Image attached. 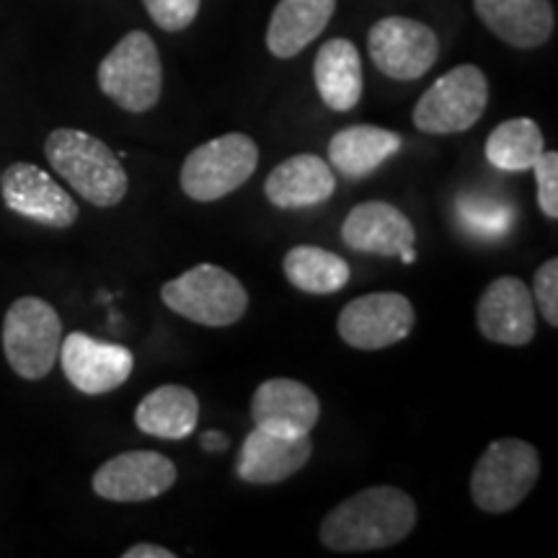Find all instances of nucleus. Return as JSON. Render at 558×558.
Listing matches in <instances>:
<instances>
[{
    "mask_svg": "<svg viewBox=\"0 0 558 558\" xmlns=\"http://www.w3.org/2000/svg\"><path fill=\"white\" fill-rule=\"evenodd\" d=\"M45 156L58 173L96 207H117L128 194V171L107 143L88 132L60 128L47 135Z\"/></svg>",
    "mask_w": 558,
    "mask_h": 558,
    "instance_id": "nucleus-2",
    "label": "nucleus"
},
{
    "mask_svg": "<svg viewBox=\"0 0 558 558\" xmlns=\"http://www.w3.org/2000/svg\"><path fill=\"white\" fill-rule=\"evenodd\" d=\"M488 32L518 50H535L554 34L556 13L550 0H473Z\"/></svg>",
    "mask_w": 558,
    "mask_h": 558,
    "instance_id": "nucleus-18",
    "label": "nucleus"
},
{
    "mask_svg": "<svg viewBox=\"0 0 558 558\" xmlns=\"http://www.w3.org/2000/svg\"><path fill=\"white\" fill-rule=\"evenodd\" d=\"M337 11V0H279L271 11L267 47L279 60L295 58L320 37Z\"/></svg>",
    "mask_w": 558,
    "mask_h": 558,
    "instance_id": "nucleus-20",
    "label": "nucleus"
},
{
    "mask_svg": "<svg viewBox=\"0 0 558 558\" xmlns=\"http://www.w3.org/2000/svg\"><path fill=\"white\" fill-rule=\"evenodd\" d=\"M414 305L401 292H373L349 300L339 313L337 331L341 341L362 352H378L403 341L414 329Z\"/></svg>",
    "mask_w": 558,
    "mask_h": 558,
    "instance_id": "nucleus-9",
    "label": "nucleus"
},
{
    "mask_svg": "<svg viewBox=\"0 0 558 558\" xmlns=\"http://www.w3.org/2000/svg\"><path fill=\"white\" fill-rule=\"evenodd\" d=\"M284 277L308 295H333L349 282V264L320 246H295L284 254Z\"/></svg>",
    "mask_w": 558,
    "mask_h": 558,
    "instance_id": "nucleus-24",
    "label": "nucleus"
},
{
    "mask_svg": "<svg viewBox=\"0 0 558 558\" xmlns=\"http://www.w3.org/2000/svg\"><path fill=\"white\" fill-rule=\"evenodd\" d=\"M259 166V148L243 132H228L194 148L181 166V190L194 202H218L239 192Z\"/></svg>",
    "mask_w": 558,
    "mask_h": 558,
    "instance_id": "nucleus-7",
    "label": "nucleus"
},
{
    "mask_svg": "<svg viewBox=\"0 0 558 558\" xmlns=\"http://www.w3.org/2000/svg\"><path fill=\"white\" fill-rule=\"evenodd\" d=\"M403 148L396 132L375 124H352L339 130L329 143V160L341 177L365 179Z\"/></svg>",
    "mask_w": 558,
    "mask_h": 558,
    "instance_id": "nucleus-22",
    "label": "nucleus"
},
{
    "mask_svg": "<svg viewBox=\"0 0 558 558\" xmlns=\"http://www.w3.org/2000/svg\"><path fill=\"white\" fill-rule=\"evenodd\" d=\"M369 60L393 81H416L439 58V39L427 24L407 16H386L367 34Z\"/></svg>",
    "mask_w": 558,
    "mask_h": 558,
    "instance_id": "nucleus-10",
    "label": "nucleus"
},
{
    "mask_svg": "<svg viewBox=\"0 0 558 558\" xmlns=\"http://www.w3.org/2000/svg\"><path fill=\"white\" fill-rule=\"evenodd\" d=\"M341 241L352 251L373 256H401L416 246V230L399 207L388 202H362L347 215Z\"/></svg>",
    "mask_w": 558,
    "mask_h": 558,
    "instance_id": "nucleus-17",
    "label": "nucleus"
},
{
    "mask_svg": "<svg viewBox=\"0 0 558 558\" xmlns=\"http://www.w3.org/2000/svg\"><path fill=\"white\" fill-rule=\"evenodd\" d=\"M179 471L171 458L156 450H132L107 460L90 478V486L107 501L135 505V501L158 499L177 486Z\"/></svg>",
    "mask_w": 558,
    "mask_h": 558,
    "instance_id": "nucleus-11",
    "label": "nucleus"
},
{
    "mask_svg": "<svg viewBox=\"0 0 558 558\" xmlns=\"http://www.w3.org/2000/svg\"><path fill=\"white\" fill-rule=\"evenodd\" d=\"M160 300L177 316L199 326H233L248 308V292L230 271L215 264H197L160 288Z\"/></svg>",
    "mask_w": 558,
    "mask_h": 558,
    "instance_id": "nucleus-4",
    "label": "nucleus"
},
{
    "mask_svg": "<svg viewBox=\"0 0 558 558\" xmlns=\"http://www.w3.org/2000/svg\"><path fill=\"white\" fill-rule=\"evenodd\" d=\"M153 24L163 32H184L197 19L202 0H143Z\"/></svg>",
    "mask_w": 558,
    "mask_h": 558,
    "instance_id": "nucleus-27",
    "label": "nucleus"
},
{
    "mask_svg": "<svg viewBox=\"0 0 558 558\" xmlns=\"http://www.w3.org/2000/svg\"><path fill=\"white\" fill-rule=\"evenodd\" d=\"M60 365L65 378L86 396H101L128 383L135 357L128 347L111 344L73 331L60 344Z\"/></svg>",
    "mask_w": 558,
    "mask_h": 558,
    "instance_id": "nucleus-12",
    "label": "nucleus"
},
{
    "mask_svg": "<svg viewBox=\"0 0 558 558\" xmlns=\"http://www.w3.org/2000/svg\"><path fill=\"white\" fill-rule=\"evenodd\" d=\"M177 554L163 546H156V543H135L124 550L122 558H173Z\"/></svg>",
    "mask_w": 558,
    "mask_h": 558,
    "instance_id": "nucleus-30",
    "label": "nucleus"
},
{
    "mask_svg": "<svg viewBox=\"0 0 558 558\" xmlns=\"http://www.w3.org/2000/svg\"><path fill=\"white\" fill-rule=\"evenodd\" d=\"M62 320L41 298H19L3 318V352L13 373L41 380L58 365Z\"/></svg>",
    "mask_w": 558,
    "mask_h": 558,
    "instance_id": "nucleus-6",
    "label": "nucleus"
},
{
    "mask_svg": "<svg viewBox=\"0 0 558 558\" xmlns=\"http://www.w3.org/2000/svg\"><path fill=\"white\" fill-rule=\"evenodd\" d=\"M543 150H546L543 148V132L527 117H514V120L497 124L484 145L488 163L512 173L533 169Z\"/></svg>",
    "mask_w": 558,
    "mask_h": 558,
    "instance_id": "nucleus-25",
    "label": "nucleus"
},
{
    "mask_svg": "<svg viewBox=\"0 0 558 558\" xmlns=\"http://www.w3.org/2000/svg\"><path fill=\"white\" fill-rule=\"evenodd\" d=\"M99 88L130 114H145L156 107L163 90V65L156 41L145 32H130L99 65Z\"/></svg>",
    "mask_w": 558,
    "mask_h": 558,
    "instance_id": "nucleus-5",
    "label": "nucleus"
},
{
    "mask_svg": "<svg viewBox=\"0 0 558 558\" xmlns=\"http://www.w3.org/2000/svg\"><path fill=\"white\" fill-rule=\"evenodd\" d=\"M202 448H205L207 452H222L228 448V437L222 435V432H205L202 435Z\"/></svg>",
    "mask_w": 558,
    "mask_h": 558,
    "instance_id": "nucleus-31",
    "label": "nucleus"
},
{
    "mask_svg": "<svg viewBox=\"0 0 558 558\" xmlns=\"http://www.w3.org/2000/svg\"><path fill=\"white\" fill-rule=\"evenodd\" d=\"M541 476V456L518 437L494 439L471 476V499L481 512L505 514L520 507Z\"/></svg>",
    "mask_w": 558,
    "mask_h": 558,
    "instance_id": "nucleus-3",
    "label": "nucleus"
},
{
    "mask_svg": "<svg viewBox=\"0 0 558 558\" xmlns=\"http://www.w3.org/2000/svg\"><path fill=\"white\" fill-rule=\"evenodd\" d=\"M3 202L11 213L47 228H70L78 220V205L50 173L34 163H13L0 177Z\"/></svg>",
    "mask_w": 558,
    "mask_h": 558,
    "instance_id": "nucleus-13",
    "label": "nucleus"
},
{
    "mask_svg": "<svg viewBox=\"0 0 558 558\" xmlns=\"http://www.w3.org/2000/svg\"><path fill=\"white\" fill-rule=\"evenodd\" d=\"M199 401L186 386H160L150 390L135 409L140 432L160 439H184L197 429Z\"/></svg>",
    "mask_w": 558,
    "mask_h": 558,
    "instance_id": "nucleus-23",
    "label": "nucleus"
},
{
    "mask_svg": "<svg viewBox=\"0 0 558 558\" xmlns=\"http://www.w3.org/2000/svg\"><path fill=\"white\" fill-rule=\"evenodd\" d=\"M414 259H416V251H414V248H407V251H403V254H401V262H403V264H414Z\"/></svg>",
    "mask_w": 558,
    "mask_h": 558,
    "instance_id": "nucleus-32",
    "label": "nucleus"
},
{
    "mask_svg": "<svg viewBox=\"0 0 558 558\" xmlns=\"http://www.w3.org/2000/svg\"><path fill=\"white\" fill-rule=\"evenodd\" d=\"M313 78H316L318 96L326 107L331 111H352L365 88L357 47L341 37L320 45L316 65H313Z\"/></svg>",
    "mask_w": 558,
    "mask_h": 558,
    "instance_id": "nucleus-21",
    "label": "nucleus"
},
{
    "mask_svg": "<svg viewBox=\"0 0 558 558\" xmlns=\"http://www.w3.org/2000/svg\"><path fill=\"white\" fill-rule=\"evenodd\" d=\"M311 456V435L282 437L254 427L243 439L239 458H235V476L254 486L279 484V481L295 476L308 463Z\"/></svg>",
    "mask_w": 558,
    "mask_h": 558,
    "instance_id": "nucleus-16",
    "label": "nucleus"
},
{
    "mask_svg": "<svg viewBox=\"0 0 558 558\" xmlns=\"http://www.w3.org/2000/svg\"><path fill=\"white\" fill-rule=\"evenodd\" d=\"M254 427L271 435L303 437L311 435L320 418V401L305 383L290 378L264 380L251 399Z\"/></svg>",
    "mask_w": 558,
    "mask_h": 558,
    "instance_id": "nucleus-15",
    "label": "nucleus"
},
{
    "mask_svg": "<svg viewBox=\"0 0 558 558\" xmlns=\"http://www.w3.org/2000/svg\"><path fill=\"white\" fill-rule=\"evenodd\" d=\"M337 190V177L320 156L300 153L277 166L267 177L264 194L279 209L324 205Z\"/></svg>",
    "mask_w": 558,
    "mask_h": 558,
    "instance_id": "nucleus-19",
    "label": "nucleus"
},
{
    "mask_svg": "<svg viewBox=\"0 0 558 558\" xmlns=\"http://www.w3.org/2000/svg\"><path fill=\"white\" fill-rule=\"evenodd\" d=\"M488 81L476 65H458L424 90L414 107V128L424 135H458L484 117Z\"/></svg>",
    "mask_w": 558,
    "mask_h": 558,
    "instance_id": "nucleus-8",
    "label": "nucleus"
},
{
    "mask_svg": "<svg viewBox=\"0 0 558 558\" xmlns=\"http://www.w3.org/2000/svg\"><path fill=\"white\" fill-rule=\"evenodd\" d=\"M476 324L481 337L494 344L525 347L535 337L533 292L518 277H499L481 292Z\"/></svg>",
    "mask_w": 558,
    "mask_h": 558,
    "instance_id": "nucleus-14",
    "label": "nucleus"
},
{
    "mask_svg": "<svg viewBox=\"0 0 558 558\" xmlns=\"http://www.w3.org/2000/svg\"><path fill=\"white\" fill-rule=\"evenodd\" d=\"M535 181H538V205L550 220L558 218V153L543 150L533 163Z\"/></svg>",
    "mask_w": 558,
    "mask_h": 558,
    "instance_id": "nucleus-28",
    "label": "nucleus"
},
{
    "mask_svg": "<svg viewBox=\"0 0 558 558\" xmlns=\"http://www.w3.org/2000/svg\"><path fill=\"white\" fill-rule=\"evenodd\" d=\"M416 505L399 486H369L341 501L320 522L318 538L337 554L383 550L409 538Z\"/></svg>",
    "mask_w": 558,
    "mask_h": 558,
    "instance_id": "nucleus-1",
    "label": "nucleus"
},
{
    "mask_svg": "<svg viewBox=\"0 0 558 558\" xmlns=\"http://www.w3.org/2000/svg\"><path fill=\"white\" fill-rule=\"evenodd\" d=\"M456 213L460 228L478 241H501L514 222V207L497 194H460Z\"/></svg>",
    "mask_w": 558,
    "mask_h": 558,
    "instance_id": "nucleus-26",
    "label": "nucleus"
},
{
    "mask_svg": "<svg viewBox=\"0 0 558 558\" xmlns=\"http://www.w3.org/2000/svg\"><path fill=\"white\" fill-rule=\"evenodd\" d=\"M533 303L548 326H558V259L543 262L533 277Z\"/></svg>",
    "mask_w": 558,
    "mask_h": 558,
    "instance_id": "nucleus-29",
    "label": "nucleus"
}]
</instances>
